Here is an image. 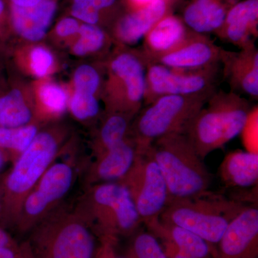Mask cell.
<instances>
[{"mask_svg": "<svg viewBox=\"0 0 258 258\" xmlns=\"http://www.w3.org/2000/svg\"><path fill=\"white\" fill-rule=\"evenodd\" d=\"M20 242L24 258H94L99 240L76 206L60 204Z\"/></svg>", "mask_w": 258, "mask_h": 258, "instance_id": "obj_1", "label": "cell"}, {"mask_svg": "<svg viewBox=\"0 0 258 258\" xmlns=\"http://www.w3.org/2000/svg\"><path fill=\"white\" fill-rule=\"evenodd\" d=\"M251 112L247 98L232 91H215L183 134L204 160L242 134Z\"/></svg>", "mask_w": 258, "mask_h": 258, "instance_id": "obj_2", "label": "cell"}, {"mask_svg": "<svg viewBox=\"0 0 258 258\" xmlns=\"http://www.w3.org/2000/svg\"><path fill=\"white\" fill-rule=\"evenodd\" d=\"M148 150L165 180L167 203L196 196L210 189L211 173L184 134H169L158 139Z\"/></svg>", "mask_w": 258, "mask_h": 258, "instance_id": "obj_3", "label": "cell"}, {"mask_svg": "<svg viewBox=\"0 0 258 258\" xmlns=\"http://www.w3.org/2000/svg\"><path fill=\"white\" fill-rule=\"evenodd\" d=\"M62 138V134L55 131L40 132L13 163L11 170L2 181L3 204L0 220L3 225L14 228L24 200L61 154Z\"/></svg>", "mask_w": 258, "mask_h": 258, "instance_id": "obj_4", "label": "cell"}, {"mask_svg": "<svg viewBox=\"0 0 258 258\" xmlns=\"http://www.w3.org/2000/svg\"><path fill=\"white\" fill-rule=\"evenodd\" d=\"M76 206L98 240L118 242L121 237H132L143 223L128 191L118 182L86 187Z\"/></svg>", "mask_w": 258, "mask_h": 258, "instance_id": "obj_5", "label": "cell"}, {"mask_svg": "<svg viewBox=\"0 0 258 258\" xmlns=\"http://www.w3.org/2000/svg\"><path fill=\"white\" fill-rule=\"evenodd\" d=\"M246 205L209 189L196 196L169 202L159 217L162 221L191 231L215 245Z\"/></svg>", "mask_w": 258, "mask_h": 258, "instance_id": "obj_6", "label": "cell"}, {"mask_svg": "<svg viewBox=\"0 0 258 258\" xmlns=\"http://www.w3.org/2000/svg\"><path fill=\"white\" fill-rule=\"evenodd\" d=\"M214 92L189 96L165 95L148 104L139 112L131 125L129 137L135 142L137 152L147 150L161 137L183 133Z\"/></svg>", "mask_w": 258, "mask_h": 258, "instance_id": "obj_7", "label": "cell"}, {"mask_svg": "<svg viewBox=\"0 0 258 258\" xmlns=\"http://www.w3.org/2000/svg\"><path fill=\"white\" fill-rule=\"evenodd\" d=\"M59 157L24 200L14 226L20 235H27L34 226L62 204L74 186L79 171V160L72 156L60 159Z\"/></svg>", "mask_w": 258, "mask_h": 258, "instance_id": "obj_8", "label": "cell"}, {"mask_svg": "<svg viewBox=\"0 0 258 258\" xmlns=\"http://www.w3.org/2000/svg\"><path fill=\"white\" fill-rule=\"evenodd\" d=\"M117 182L128 191L143 223L160 216L167 203V186L148 149L143 152H137L128 172Z\"/></svg>", "mask_w": 258, "mask_h": 258, "instance_id": "obj_9", "label": "cell"}, {"mask_svg": "<svg viewBox=\"0 0 258 258\" xmlns=\"http://www.w3.org/2000/svg\"><path fill=\"white\" fill-rule=\"evenodd\" d=\"M217 69L202 71H178L162 64L149 62L147 71V105L165 95L202 94L216 91Z\"/></svg>", "mask_w": 258, "mask_h": 258, "instance_id": "obj_10", "label": "cell"}, {"mask_svg": "<svg viewBox=\"0 0 258 258\" xmlns=\"http://www.w3.org/2000/svg\"><path fill=\"white\" fill-rule=\"evenodd\" d=\"M213 258H258L257 205H247L213 246Z\"/></svg>", "mask_w": 258, "mask_h": 258, "instance_id": "obj_11", "label": "cell"}, {"mask_svg": "<svg viewBox=\"0 0 258 258\" xmlns=\"http://www.w3.org/2000/svg\"><path fill=\"white\" fill-rule=\"evenodd\" d=\"M223 50L206 35L191 32L179 47L150 62L178 71H202L218 67Z\"/></svg>", "mask_w": 258, "mask_h": 258, "instance_id": "obj_12", "label": "cell"}, {"mask_svg": "<svg viewBox=\"0 0 258 258\" xmlns=\"http://www.w3.org/2000/svg\"><path fill=\"white\" fill-rule=\"evenodd\" d=\"M221 63L223 79L232 92L257 98L258 50L254 43L238 52L224 50Z\"/></svg>", "mask_w": 258, "mask_h": 258, "instance_id": "obj_13", "label": "cell"}, {"mask_svg": "<svg viewBox=\"0 0 258 258\" xmlns=\"http://www.w3.org/2000/svg\"><path fill=\"white\" fill-rule=\"evenodd\" d=\"M137 155V145L128 137L121 143L95 157L85 171V187L119 181L128 172Z\"/></svg>", "mask_w": 258, "mask_h": 258, "instance_id": "obj_14", "label": "cell"}, {"mask_svg": "<svg viewBox=\"0 0 258 258\" xmlns=\"http://www.w3.org/2000/svg\"><path fill=\"white\" fill-rule=\"evenodd\" d=\"M148 62L144 56L123 52L112 60L111 69L124 89L125 109L129 115L140 111L147 92Z\"/></svg>", "mask_w": 258, "mask_h": 258, "instance_id": "obj_15", "label": "cell"}, {"mask_svg": "<svg viewBox=\"0 0 258 258\" xmlns=\"http://www.w3.org/2000/svg\"><path fill=\"white\" fill-rule=\"evenodd\" d=\"M257 25L258 0H240L231 8L216 33L242 48L254 43Z\"/></svg>", "mask_w": 258, "mask_h": 258, "instance_id": "obj_16", "label": "cell"}, {"mask_svg": "<svg viewBox=\"0 0 258 258\" xmlns=\"http://www.w3.org/2000/svg\"><path fill=\"white\" fill-rule=\"evenodd\" d=\"M191 32L179 17L166 15L144 37V55L147 62L175 50L184 43Z\"/></svg>", "mask_w": 258, "mask_h": 258, "instance_id": "obj_17", "label": "cell"}, {"mask_svg": "<svg viewBox=\"0 0 258 258\" xmlns=\"http://www.w3.org/2000/svg\"><path fill=\"white\" fill-rule=\"evenodd\" d=\"M240 0H189L183 11L182 20L189 30L206 35L216 32L227 13Z\"/></svg>", "mask_w": 258, "mask_h": 258, "instance_id": "obj_18", "label": "cell"}, {"mask_svg": "<svg viewBox=\"0 0 258 258\" xmlns=\"http://www.w3.org/2000/svg\"><path fill=\"white\" fill-rule=\"evenodd\" d=\"M169 3V0H157L125 15L117 23L116 36L127 45L139 43L159 20L168 15Z\"/></svg>", "mask_w": 258, "mask_h": 258, "instance_id": "obj_19", "label": "cell"}, {"mask_svg": "<svg viewBox=\"0 0 258 258\" xmlns=\"http://www.w3.org/2000/svg\"><path fill=\"white\" fill-rule=\"evenodd\" d=\"M55 0H42L32 7L12 5L13 27L20 36L31 41L42 40L55 15Z\"/></svg>", "mask_w": 258, "mask_h": 258, "instance_id": "obj_20", "label": "cell"}, {"mask_svg": "<svg viewBox=\"0 0 258 258\" xmlns=\"http://www.w3.org/2000/svg\"><path fill=\"white\" fill-rule=\"evenodd\" d=\"M148 232L158 240L168 241L196 258H213V245L184 227L162 221L159 217L144 222Z\"/></svg>", "mask_w": 258, "mask_h": 258, "instance_id": "obj_21", "label": "cell"}, {"mask_svg": "<svg viewBox=\"0 0 258 258\" xmlns=\"http://www.w3.org/2000/svg\"><path fill=\"white\" fill-rule=\"evenodd\" d=\"M219 175L227 187L247 189L257 186V153L242 150L228 153L219 168Z\"/></svg>", "mask_w": 258, "mask_h": 258, "instance_id": "obj_22", "label": "cell"}, {"mask_svg": "<svg viewBox=\"0 0 258 258\" xmlns=\"http://www.w3.org/2000/svg\"><path fill=\"white\" fill-rule=\"evenodd\" d=\"M134 115L112 112L101 125L93 144V156L97 157L129 137Z\"/></svg>", "mask_w": 258, "mask_h": 258, "instance_id": "obj_23", "label": "cell"}, {"mask_svg": "<svg viewBox=\"0 0 258 258\" xmlns=\"http://www.w3.org/2000/svg\"><path fill=\"white\" fill-rule=\"evenodd\" d=\"M32 116L31 109L18 90L0 98V127L16 128L30 125Z\"/></svg>", "mask_w": 258, "mask_h": 258, "instance_id": "obj_24", "label": "cell"}, {"mask_svg": "<svg viewBox=\"0 0 258 258\" xmlns=\"http://www.w3.org/2000/svg\"><path fill=\"white\" fill-rule=\"evenodd\" d=\"M37 134L36 125L32 124L16 128L0 127V149L13 164L26 150Z\"/></svg>", "mask_w": 258, "mask_h": 258, "instance_id": "obj_25", "label": "cell"}, {"mask_svg": "<svg viewBox=\"0 0 258 258\" xmlns=\"http://www.w3.org/2000/svg\"><path fill=\"white\" fill-rule=\"evenodd\" d=\"M126 258H167L160 242L149 232H137L124 254Z\"/></svg>", "mask_w": 258, "mask_h": 258, "instance_id": "obj_26", "label": "cell"}, {"mask_svg": "<svg viewBox=\"0 0 258 258\" xmlns=\"http://www.w3.org/2000/svg\"><path fill=\"white\" fill-rule=\"evenodd\" d=\"M116 0H74L71 14L76 20L96 25L103 10L111 8Z\"/></svg>", "mask_w": 258, "mask_h": 258, "instance_id": "obj_27", "label": "cell"}, {"mask_svg": "<svg viewBox=\"0 0 258 258\" xmlns=\"http://www.w3.org/2000/svg\"><path fill=\"white\" fill-rule=\"evenodd\" d=\"M80 39L74 47L76 55L83 56L102 48L106 35L101 28L95 25L83 23L79 28Z\"/></svg>", "mask_w": 258, "mask_h": 258, "instance_id": "obj_28", "label": "cell"}, {"mask_svg": "<svg viewBox=\"0 0 258 258\" xmlns=\"http://www.w3.org/2000/svg\"><path fill=\"white\" fill-rule=\"evenodd\" d=\"M71 110L75 118L86 120L95 118L100 111L99 103L94 95L76 92L71 102Z\"/></svg>", "mask_w": 258, "mask_h": 258, "instance_id": "obj_29", "label": "cell"}, {"mask_svg": "<svg viewBox=\"0 0 258 258\" xmlns=\"http://www.w3.org/2000/svg\"><path fill=\"white\" fill-rule=\"evenodd\" d=\"M100 81L99 74L92 66L83 64L75 73L76 92L94 95L99 87Z\"/></svg>", "mask_w": 258, "mask_h": 258, "instance_id": "obj_30", "label": "cell"}, {"mask_svg": "<svg viewBox=\"0 0 258 258\" xmlns=\"http://www.w3.org/2000/svg\"><path fill=\"white\" fill-rule=\"evenodd\" d=\"M40 98L47 109L55 114H60L66 110L67 96L64 90L55 84H46L40 91Z\"/></svg>", "mask_w": 258, "mask_h": 258, "instance_id": "obj_31", "label": "cell"}, {"mask_svg": "<svg viewBox=\"0 0 258 258\" xmlns=\"http://www.w3.org/2000/svg\"><path fill=\"white\" fill-rule=\"evenodd\" d=\"M31 69L34 74L38 77H43L47 75L52 62L53 57L50 51L42 47H37L32 50L30 54Z\"/></svg>", "mask_w": 258, "mask_h": 258, "instance_id": "obj_32", "label": "cell"}, {"mask_svg": "<svg viewBox=\"0 0 258 258\" xmlns=\"http://www.w3.org/2000/svg\"><path fill=\"white\" fill-rule=\"evenodd\" d=\"M0 258H24L21 244L0 226Z\"/></svg>", "mask_w": 258, "mask_h": 258, "instance_id": "obj_33", "label": "cell"}, {"mask_svg": "<svg viewBox=\"0 0 258 258\" xmlns=\"http://www.w3.org/2000/svg\"><path fill=\"white\" fill-rule=\"evenodd\" d=\"M118 242L115 241L101 239L99 240L98 249L94 258H126L117 251Z\"/></svg>", "mask_w": 258, "mask_h": 258, "instance_id": "obj_34", "label": "cell"}, {"mask_svg": "<svg viewBox=\"0 0 258 258\" xmlns=\"http://www.w3.org/2000/svg\"><path fill=\"white\" fill-rule=\"evenodd\" d=\"M80 25L74 18H66L61 20L56 25L55 30L60 37H68L79 32Z\"/></svg>", "mask_w": 258, "mask_h": 258, "instance_id": "obj_35", "label": "cell"}, {"mask_svg": "<svg viewBox=\"0 0 258 258\" xmlns=\"http://www.w3.org/2000/svg\"><path fill=\"white\" fill-rule=\"evenodd\" d=\"M159 241L167 258H196L187 252L181 250L170 242Z\"/></svg>", "mask_w": 258, "mask_h": 258, "instance_id": "obj_36", "label": "cell"}, {"mask_svg": "<svg viewBox=\"0 0 258 258\" xmlns=\"http://www.w3.org/2000/svg\"><path fill=\"white\" fill-rule=\"evenodd\" d=\"M12 5L20 7H32L38 4L42 0H10Z\"/></svg>", "mask_w": 258, "mask_h": 258, "instance_id": "obj_37", "label": "cell"}, {"mask_svg": "<svg viewBox=\"0 0 258 258\" xmlns=\"http://www.w3.org/2000/svg\"><path fill=\"white\" fill-rule=\"evenodd\" d=\"M156 1H157V0H132L133 4L136 5L137 8H142V7L151 4V3H154Z\"/></svg>", "mask_w": 258, "mask_h": 258, "instance_id": "obj_38", "label": "cell"}, {"mask_svg": "<svg viewBox=\"0 0 258 258\" xmlns=\"http://www.w3.org/2000/svg\"><path fill=\"white\" fill-rule=\"evenodd\" d=\"M8 159L7 158L6 156L4 154V152L0 149V170H1L2 168L3 167V166L5 165V162L8 161Z\"/></svg>", "mask_w": 258, "mask_h": 258, "instance_id": "obj_39", "label": "cell"}, {"mask_svg": "<svg viewBox=\"0 0 258 258\" xmlns=\"http://www.w3.org/2000/svg\"><path fill=\"white\" fill-rule=\"evenodd\" d=\"M3 189L2 181L0 182V215H1L2 210H3Z\"/></svg>", "mask_w": 258, "mask_h": 258, "instance_id": "obj_40", "label": "cell"}, {"mask_svg": "<svg viewBox=\"0 0 258 258\" xmlns=\"http://www.w3.org/2000/svg\"><path fill=\"white\" fill-rule=\"evenodd\" d=\"M4 3H3V0H0V16H1L2 14H3V11H4Z\"/></svg>", "mask_w": 258, "mask_h": 258, "instance_id": "obj_41", "label": "cell"}]
</instances>
